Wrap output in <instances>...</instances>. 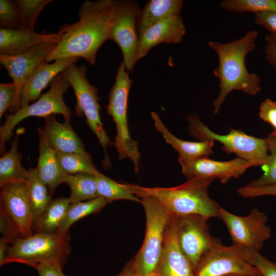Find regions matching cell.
<instances>
[{
    "instance_id": "33",
    "label": "cell",
    "mask_w": 276,
    "mask_h": 276,
    "mask_svg": "<svg viewBox=\"0 0 276 276\" xmlns=\"http://www.w3.org/2000/svg\"><path fill=\"white\" fill-rule=\"evenodd\" d=\"M269 156L266 164L263 166V174L247 186L259 187L276 185V135L272 132L266 137Z\"/></svg>"
},
{
    "instance_id": "16",
    "label": "cell",
    "mask_w": 276,
    "mask_h": 276,
    "mask_svg": "<svg viewBox=\"0 0 276 276\" xmlns=\"http://www.w3.org/2000/svg\"><path fill=\"white\" fill-rule=\"evenodd\" d=\"M182 172L188 179H218L225 183L232 178H237L249 167L251 164L239 157L227 161H218L201 157L182 164Z\"/></svg>"
},
{
    "instance_id": "32",
    "label": "cell",
    "mask_w": 276,
    "mask_h": 276,
    "mask_svg": "<svg viewBox=\"0 0 276 276\" xmlns=\"http://www.w3.org/2000/svg\"><path fill=\"white\" fill-rule=\"evenodd\" d=\"M220 7L232 12H276V0H224Z\"/></svg>"
},
{
    "instance_id": "8",
    "label": "cell",
    "mask_w": 276,
    "mask_h": 276,
    "mask_svg": "<svg viewBox=\"0 0 276 276\" xmlns=\"http://www.w3.org/2000/svg\"><path fill=\"white\" fill-rule=\"evenodd\" d=\"M50 88L34 103L20 108L13 113L7 114L0 127L1 152L4 150L5 144L13 135L15 127L24 119L32 117L45 118L56 114L62 115L64 121L70 123L72 113L63 99L64 94L70 86L61 73L57 75L50 84Z\"/></svg>"
},
{
    "instance_id": "20",
    "label": "cell",
    "mask_w": 276,
    "mask_h": 276,
    "mask_svg": "<svg viewBox=\"0 0 276 276\" xmlns=\"http://www.w3.org/2000/svg\"><path fill=\"white\" fill-rule=\"evenodd\" d=\"M60 36L37 33L34 30L22 28L0 29V55L14 56L24 53L44 42H57Z\"/></svg>"
},
{
    "instance_id": "3",
    "label": "cell",
    "mask_w": 276,
    "mask_h": 276,
    "mask_svg": "<svg viewBox=\"0 0 276 276\" xmlns=\"http://www.w3.org/2000/svg\"><path fill=\"white\" fill-rule=\"evenodd\" d=\"M214 180L191 178L173 187L147 188L125 183L139 197L146 196L157 201L172 215H197L208 219L219 217V205L210 196L208 188Z\"/></svg>"
},
{
    "instance_id": "9",
    "label": "cell",
    "mask_w": 276,
    "mask_h": 276,
    "mask_svg": "<svg viewBox=\"0 0 276 276\" xmlns=\"http://www.w3.org/2000/svg\"><path fill=\"white\" fill-rule=\"evenodd\" d=\"M86 71L85 65L78 67L76 63H73L61 74L74 90L76 98V116L79 118L85 117L88 127L104 150L106 159V148L112 145V142L106 134L101 120L97 88L87 80Z\"/></svg>"
},
{
    "instance_id": "24",
    "label": "cell",
    "mask_w": 276,
    "mask_h": 276,
    "mask_svg": "<svg viewBox=\"0 0 276 276\" xmlns=\"http://www.w3.org/2000/svg\"><path fill=\"white\" fill-rule=\"evenodd\" d=\"M183 6L182 0L149 1L139 12L136 24L139 34L168 17L180 16Z\"/></svg>"
},
{
    "instance_id": "11",
    "label": "cell",
    "mask_w": 276,
    "mask_h": 276,
    "mask_svg": "<svg viewBox=\"0 0 276 276\" xmlns=\"http://www.w3.org/2000/svg\"><path fill=\"white\" fill-rule=\"evenodd\" d=\"M239 274L262 276L245 259L243 249L234 245L225 246L217 239L195 269V276H225Z\"/></svg>"
},
{
    "instance_id": "47",
    "label": "cell",
    "mask_w": 276,
    "mask_h": 276,
    "mask_svg": "<svg viewBox=\"0 0 276 276\" xmlns=\"http://www.w3.org/2000/svg\"><path fill=\"white\" fill-rule=\"evenodd\" d=\"M148 276H160L156 272H155Z\"/></svg>"
},
{
    "instance_id": "42",
    "label": "cell",
    "mask_w": 276,
    "mask_h": 276,
    "mask_svg": "<svg viewBox=\"0 0 276 276\" xmlns=\"http://www.w3.org/2000/svg\"><path fill=\"white\" fill-rule=\"evenodd\" d=\"M265 41L266 59L276 72V36L270 33L266 36Z\"/></svg>"
},
{
    "instance_id": "21",
    "label": "cell",
    "mask_w": 276,
    "mask_h": 276,
    "mask_svg": "<svg viewBox=\"0 0 276 276\" xmlns=\"http://www.w3.org/2000/svg\"><path fill=\"white\" fill-rule=\"evenodd\" d=\"M39 156L35 168L40 180L52 194L62 183H65L67 175L58 163L56 151L50 144L43 128H38Z\"/></svg>"
},
{
    "instance_id": "34",
    "label": "cell",
    "mask_w": 276,
    "mask_h": 276,
    "mask_svg": "<svg viewBox=\"0 0 276 276\" xmlns=\"http://www.w3.org/2000/svg\"><path fill=\"white\" fill-rule=\"evenodd\" d=\"M52 0H15L20 17V28L34 30L36 21Z\"/></svg>"
},
{
    "instance_id": "46",
    "label": "cell",
    "mask_w": 276,
    "mask_h": 276,
    "mask_svg": "<svg viewBox=\"0 0 276 276\" xmlns=\"http://www.w3.org/2000/svg\"><path fill=\"white\" fill-rule=\"evenodd\" d=\"M225 276H250V275H243V274H228Z\"/></svg>"
},
{
    "instance_id": "12",
    "label": "cell",
    "mask_w": 276,
    "mask_h": 276,
    "mask_svg": "<svg viewBox=\"0 0 276 276\" xmlns=\"http://www.w3.org/2000/svg\"><path fill=\"white\" fill-rule=\"evenodd\" d=\"M139 10L138 4L134 1H118L117 14L110 35V39L119 47L123 63L128 72L132 71L137 61L139 36L136 24Z\"/></svg>"
},
{
    "instance_id": "18",
    "label": "cell",
    "mask_w": 276,
    "mask_h": 276,
    "mask_svg": "<svg viewBox=\"0 0 276 276\" xmlns=\"http://www.w3.org/2000/svg\"><path fill=\"white\" fill-rule=\"evenodd\" d=\"M185 34L180 16H169L151 26L139 35L137 61L160 43H180Z\"/></svg>"
},
{
    "instance_id": "17",
    "label": "cell",
    "mask_w": 276,
    "mask_h": 276,
    "mask_svg": "<svg viewBox=\"0 0 276 276\" xmlns=\"http://www.w3.org/2000/svg\"><path fill=\"white\" fill-rule=\"evenodd\" d=\"M176 221L177 217L172 215L165 233L163 254L155 272L160 276H195L194 268L178 244Z\"/></svg>"
},
{
    "instance_id": "44",
    "label": "cell",
    "mask_w": 276,
    "mask_h": 276,
    "mask_svg": "<svg viewBox=\"0 0 276 276\" xmlns=\"http://www.w3.org/2000/svg\"><path fill=\"white\" fill-rule=\"evenodd\" d=\"M9 241L4 237H2L0 239V265L2 264L4 261L6 252L9 248L8 246Z\"/></svg>"
},
{
    "instance_id": "19",
    "label": "cell",
    "mask_w": 276,
    "mask_h": 276,
    "mask_svg": "<svg viewBox=\"0 0 276 276\" xmlns=\"http://www.w3.org/2000/svg\"><path fill=\"white\" fill-rule=\"evenodd\" d=\"M78 58H70L55 60L49 63H41L32 73L24 85L20 94V108L28 105L41 96L42 91L68 65L76 63Z\"/></svg>"
},
{
    "instance_id": "1",
    "label": "cell",
    "mask_w": 276,
    "mask_h": 276,
    "mask_svg": "<svg viewBox=\"0 0 276 276\" xmlns=\"http://www.w3.org/2000/svg\"><path fill=\"white\" fill-rule=\"evenodd\" d=\"M117 8L118 1L113 0L83 2L78 11L79 20L60 28V40L46 61L83 58L95 65L99 48L110 39Z\"/></svg>"
},
{
    "instance_id": "36",
    "label": "cell",
    "mask_w": 276,
    "mask_h": 276,
    "mask_svg": "<svg viewBox=\"0 0 276 276\" xmlns=\"http://www.w3.org/2000/svg\"><path fill=\"white\" fill-rule=\"evenodd\" d=\"M243 249L245 259L259 271L262 276H276V264L262 256L260 251Z\"/></svg>"
},
{
    "instance_id": "40",
    "label": "cell",
    "mask_w": 276,
    "mask_h": 276,
    "mask_svg": "<svg viewBox=\"0 0 276 276\" xmlns=\"http://www.w3.org/2000/svg\"><path fill=\"white\" fill-rule=\"evenodd\" d=\"M239 195L244 198H255L264 196H276V185L259 187L246 186L237 190Z\"/></svg>"
},
{
    "instance_id": "28",
    "label": "cell",
    "mask_w": 276,
    "mask_h": 276,
    "mask_svg": "<svg viewBox=\"0 0 276 276\" xmlns=\"http://www.w3.org/2000/svg\"><path fill=\"white\" fill-rule=\"evenodd\" d=\"M65 183L69 186L71 202L87 201L98 197L96 175L88 173L68 175Z\"/></svg>"
},
{
    "instance_id": "30",
    "label": "cell",
    "mask_w": 276,
    "mask_h": 276,
    "mask_svg": "<svg viewBox=\"0 0 276 276\" xmlns=\"http://www.w3.org/2000/svg\"><path fill=\"white\" fill-rule=\"evenodd\" d=\"M98 197L108 203L116 200H128L141 203V199L130 191L125 183H119L100 172L96 175Z\"/></svg>"
},
{
    "instance_id": "2",
    "label": "cell",
    "mask_w": 276,
    "mask_h": 276,
    "mask_svg": "<svg viewBox=\"0 0 276 276\" xmlns=\"http://www.w3.org/2000/svg\"><path fill=\"white\" fill-rule=\"evenodd\" d=\"M258 36L256 30L248 31L243 37L227 43L208 42L210 48L218 57V65L214 76L219 79V93L213 102L214 114H217L227 96L233 90H242L255 95L261 91L259 76L249 73L245 65L247 55L255 48Z\"/></svg>"
},
{
    "instance_id": "45",
    "label": "cell",
    "mask_w": 276,
    "mask_h": 276,
    "mask_svg": "<svg viewBox=\"0 0 276 276\" xmlns=\"http://www.w3.org/2000/svg\"><path fill=\"white\" fill-rule=\"evenodd\" d=\"M118 276H137L134 271L132 261L126 266Z\"/></svg>"
},
{
    "instance_id": "22",
    "label": "cell",
    "mask_w": 276,
    "mask_h": 276,
    "mask_svg": "<svg viewBox=\"0 0 276 276\" xmlns=\"http://www.w3.org/2000/svg\"><path fill=\"white\" fill-rule=\"evenodd\" d=\"M45 119L43 130L52 148L61 153H78L91 158L86 151L80 138L75 132L70 123H60L55 115Z\"/></svg>"
},
{
    "instance_id": "25",
    "label": "cell",
    "mask_w": 276,
    "mask_h": 276,
    "mask_svg": "<svg viewBox=\"0 0 276 276\" xmlns=\"http://www.w3.org/2000/svg\"><path fill=\"white\" fill-rule=\"evenodd\" d=\"M17 133L11 143L9 150L0 158V187L15 182H26L28 170L21 164L22 154L18 151Z\"/></svg>"
},
{
    "instance_id": "23",
    "label": "cell",
    "mask_w": 276,
    "mask_h": 276,
    "mask_svg": "<svg viewBox=\"0 0 276 276\" xmlns=\"http://www.w3.org/2000/svg\"><path fill=\"white\" fill-rule=\"evenodd\" d=\"M151 116L156 129L162 134L166 142L177 151L180 165L199 158L208 157L213 153L214 141L190 142L182 140L168 130L157 113L153 111Z\"/></svg>"
},
{
    "instance_id": "6",
    "label": "cell",
    "mask_w": 276,
    "mask_h": 276,
    "mask_svg": "<svg viewBox=\"0 0 276 276\" xmlns=\"http://www.w3.org/2000/svg\"><path fill=\"white\" fill-rule=\"evenodd\" d=\"M132 82L125 65L121 63L108 95L107 113L112 118L116 124L117 133L114 145L119 159H129L133 164L135 171L137 172L141 153L138 143L130 135L127 119L128 100Z\"/></svg>"
},
{
    "instance_id": "48",
    "label": "cell",
    "mask_w": 276,
    "mask_h": 276,
    "mask_svg": "<svg viewBox=\"0 0 276 276\" xmlns=\"http://www.w3.org/2000/svg\"><path fill=\"white\" fill-rule=\"evenodd\" d=\"M276 135V134H275Z\"/></svg>"
},
{
    "instance_id": "31",
    "label": "cell",
    "mask_w": 276,
    "mask_h": 276,
    "mask_svg": "<svg viewBox=\"0 0 276 276\" xmlns=\"http://www.w3.org/2000/svg\"><path fill=\"white\" fill-rule=\"evenodd\" d=\"M61 169L66 175L88 173L97 175L100 172L91 161V158L78 153H65L56 151Z\"/></svg>"
},
{
    "instance_id": "41",
    "label": "cell",
    "mask_w": 276,
    "mask_h": 276,
    "mask_svg": "<svg viewBox=\"0 0 276 276\" xmlns=\"http://www.w3.org/2000/svg\"><path fill=\"white\" fill-rule=\"evenodd\" d=\"M255 23L276 36V12H264L255 13Z\"/></svg>"
},
{
    "instance_id": "7",
    "label": "cell",
    "mask_w": 276,
    "mask_h": 276,
    "mask_svg": "<svg viewBox=\"0 0 276 276\" xmlns=\"http://www.w3.org/2000/svg\"><path fill=\"white\" fill-rule=\"evenodd\" d=\"M187 119L190 134L197 140L219 142L226 153H234L254 166H263L266 164L269 156L266 138L256 137L234 129L226 134H219L203 124L196 114H190Z\"/></svg>"
},
{
    "instance_id": "14",
    "label": "cell",
    "mask_w": 276,
    "mask_h": 276,
    "mask_svg": "<svg viewBox=\"0 0 276 276\" xmlns=\"http://www.w3.org/2000/svg\"><path fill=\"white\" fill-rule=\"evenodd\" d=\"M57 44V42H44L18 55H0L1 63L7 71L16 88L15 100L11 109L12 113L20 108V94L25 82L35 68L46 60Z\"/></svg>"
},
{
    "instance_id": "13",
    "label": "cell",
    "mask_w": 276,
    "mask_h": 276,
    "mask_svg": "<svg viewBox=\"0 0 276 276\" xmlns=\"http://www.w3.org/2000/svg\"><path fill=\"white\" fill-rule=\"evenodd\" d=\"M176 217V233L178 244L195 270L216 239L210 234L208 224L209 219L197 215Z\"/></svg>"
},
{
    "instance_id": "27",
    "label": "cell",
    "mask_w": 276,
    "mask_h": 276,
    "mask_svg": "<svg viewBox=\"0 0 276 276\" xmlns=\"http://www.w3.org/2000/svg\"><path fill=\"white\" fill-rule=\"evenodd\" d=\"M33 215L34 225L44 211L51 199V193L48 187L38 177L36 169L28 170V177L26 182Z\"/></svg>"
},
{
    "instance_id": "4",
    "label": "cell",
    "mask_w": 276,
    "mask_h": 276,
    "mask_svg": "<svg viewBox=\"0 0 276 276\" xmlns=\"http://www.w3.org/2000/svg\"><path fill=\"white\" fill-rule=\"evenodd\" d=\"M68 233H34L12 244L2 264L19 263L36 268L42 263L63 267L71 251Z\"/></svg>"
},
{
    "instance_id": "39",
    "label": "cell",
    "mask_w": 276,
    "mask_h": 276,
    "mask_svg": "<svg viewBox=\"0 0 276 276\" xmlns=\"http://www.w3.org/2000/svg\"><path fill=\"white\" fill-rule=\"evenodd\" d=\"M259 116L272 127V132L276 134V102L269 98L266 99L260 105Z\"/></svg>"
},
{
    "instance_id": "35",
    "label": "cell",
    "mask_w": 276,
    "mask_h": 276,
    "mask_svg": "<svg viewBox=\"0 0 276 276\" xmlns=\"http://www.w3.org/2000/svg\"><path fill=\"white\" fill-rule=\"evenodd\" d=\"M0 26L3 29L20 28V17L14 1H0Z\"/></svg>"
},
{
    "instance_id": "37",
    "label": "cell",
    "mask_w": 276,
    "mask_h": 276,
    "mask_svg": "<svg viewBox=\"0 0 276 276\" xmlns=\"http://www.w3.org/2000/svg\"><path fill=\"white\" fill-rule=\"evenodd\" d=\"M16 97V88L14 83L0 84V118L5 112L12 108Z\"/></svg>"
},
{
    "instance_id": "29",
    "label": "cell",
    "mask_w": 276,
    "mask_h": 276,
    "mask_svg": "<svg viewBox=\"0 0 276 276\" xmlns=\"http://www.w3.org/2000/svg\"><path fill=\"white\" fill-rule=\"evenodd\" d=\"M101 197L76 202H71L58 232V233H68L69 228L78 220L89 215L101 211L107 203Z\"/></svg>"
},
{
    "instance_id": "38",
    "label": "cell",
    "mask_w": 276,
    "mask_h": 276,
    "mask_svg": "<svg viewBox=\"0 0 276 276\" xmlns=\"http://www.w3.org/2000/svg\"><path fill=\"white\" fill-rule=\"evenodd\" d=\"M0 231L3 237L11 244L21 238L15 224L3 209L0 207Z\"/></svg>"
},
{
    "instance_id": "5",
    "label": "cell",
    "mask_w": 276,
    "mask_h": 276,
    "mask_svg": "<svg viewBox=\"0 0 276 276\" xmlns=\"http://www.w3.org/2000/svg\"><path fill=\"white\" fill-rule=\"evenodd\" d=\"M146 216V231L143 243L132 261L137 276H148L155 272L164 246L167 227L172 215L154 199L140 197Z\"/></svg>"
},
{
    "instance_id": "26",
    "label": "cell",
    "mask_w": 276,
    "mask_h": 276,
    "mask_svg": "<svg viewBox=\"0 0 276 276\" xmlns=\"http://www.w3.org/2000/svg\"><path fill=\"white\" fill-rule=\"evenodd\" d=\"M71 203L69 197L52 199L34 225L35 233H58Z\"/></svg>"
},
{
    "instance_id": "43",
    "label": "cell",
    "mask_w": 276,
    "mask_h": 276,
    "mask_svg": "<svg viewBox=\"0 0 276 276\" xmlns=\"http://www.w3.org/2000/svg\"><path fill=\"white\" fill-rule=\"evenodd\" d=\"M62 267L49 263H42L35 269L39 276H65L62 272Z\"/></svg>"
},
{
    "instance_id": "10",
    "label": "cell",
    "mask_w": 276,
    "mask_h": 276,
    "mask_svg": "<svg viewBox=\"0 0 276 276\" xmlns=\"http://www.w3.org/2000/svg\"><path fill=\"white\" fill-rule=\"evenodd\" d=\"M219 217L225 225L232 244L243 249L260 251L271 237L265 214L256 208L246 216L233 214L220 206Z\"/></svg>"
},
{
    "instance_id": "15",
    "label": "cell",
    "mask_w": 276,
    "mask_h": 276,
    "mask_svg": "<svg viewBox=\"0 0 276 276\" xmlns=\"http://www.w3.org/2000/svg\"><path fill=\"white\" fill-rule=\"evenodd\" d=\"M1 188L0 207L12 220L21 237L33 234V215L26 182L10 183Z\"/></svg>"
}]
</instances>
